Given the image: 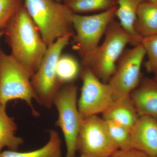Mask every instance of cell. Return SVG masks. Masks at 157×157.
Wrapping results in <instances>:
<instances>
[{"mask_svg":"<svg viewBox=\"0 0 157 157\" xmlns=\"http://www.w3.org/2000/svg\"><path fill=\"white\" fill-rule=\"evenodd\" d=\"M4 31L11 54L33 76L39 69L48 46L24 5Z\"/></svg>","mask_w":157,"mask_h":157,"instance_id":"1","label":"cell"},{"mask_svg":"<svg viewBox=\"0 0 157 157\" xmlns=\"http://www.w3.org/2000/svg\"><path fill=\"white\" fill-rule=\"evenodd\" d=\"M139 115L130 96L117 99L103 113V118L131 130Z\"/></svg>","mask_w":157,"mask_h":157,"instance_id":"13","label":"cell"},{"mask_svg":"<svg viewBox=\"0 0 157 157\" xmlns=\"http://www.w3.org/2000/svg\"><path fill=\"white\" fill-rule=\"evenodd\" d=\"M131 40L118 21L113 19L105 33V38L92 55L82 60L101 81L108 83L115 72L118 62Z\"/></svg>","mask_w":157,"mask_h":157,"instance_id":"3","label":"cell"},{"mask_svg":"<svg viewBox=\"0 0 157 157\" xmlns=\"http://www.w3.org/2000/svg\"><path fill=\"white\" fill-rule=\"evenodd\" d=\"M135 30L141 38L157 35V4L144 2L138 7Z\"/></svg>","mask_w":157,"mask_h":157,"instance_id":"16","label":"cell"},{"mask_svg":"<svg viewBox=\"0 0 157 157\" xmlns=\"http://www.w3.org/2000/svg\"><path fill=\"white\" fill-rule=\"evenodd\" d=\"M105 121L107 122L110 137L118 149L127 150L132 148L131 130L112 121Z\"/></svg>","mask_w":157,"mask_h":157,"instance_id":"20","label":"cell"},{"mask_svg":"<svg viewBox=\"0 0 157 157\" xmlns=\"http://www.w3.org/2000/svg\"><path fill=\"white\" fill-rule=\"evenodd\" d=\"M32 75L11 54L0 49V105L6 106L12 100H20L30 107L32 113H39L33 106L35 94Z\"/></svg>","mask_w":157,"mask_h":157,"instance_id":"4","label":"cell"},{"mask_svg":"<svg viewBox=\"0 0 157 157\" xmlns=\"http://www.w3.org/2000/svg\"><path fill=\"white\" fill-rule=\"evenodd\" d=\"M49 140L41 148L28 152L8 150L0 153V157H62V140L59 133L51 129Z\"/></svg>","mask_w":157,"mask_h":157,"instance_id":"17","label":"cell"},{"mask_svg":"<svg viewBox=\"0 0 157 157\" xmlns=\"http://www.w3.org/2000/svg\"><path fill=\"white\" fill-rule=\"evenodd\" d=\"M117 150L103 118L94 115L82 118L77 142V150L80 154L110 157Z\"/></svg>","mask_w":157,"mask_h":157,"instance_id":"8","label":"cell"},{"mask_svg":"<svg viewBox=\"0 0 157 157\" xmlns=\"http://www.w3.org/2000/svg\"><path fill=\"white\" fill-rule=\"evenodd\" d=\"M117 9L115 16L119 23L128 33L131 40V45L133 46L140 44L142 38L135 30L137 13L138 7L145 0H116Z\"/></svg>","mask_w":157,"mask_h":157,"instance_id":"14","label":"cell"},{"mask_svg":"<svg viewBox=\"0 0 157 157\" xmlns=\"http://www.w3.org/2000/svg\"><path fill=\"white\" fill-rule=\"evenodd\" d=\"M81 65L72 56L62 54L57 64V78L61 86L73 82L80 76Z\"/></svg>","mask_w":157,"mask_h":157,"instance_id":"18","label":"cell"},{"mask_svg":"<svg viewBox=\"0 0 157 157\" xmlns=\"http://www.w3.org/2000/svg\"><path fill=\"white\" fill-rule=\"evenodd\" d=\"M78 157H90L89 156L86 155H85L83 154H80V155Z\"/></svg>","mask_w":157,"mask_h":157,"instance_id":"26","label":"cell"},{"mask_svg":"<svg viewBox=\"0 0 157 157\" xmlns=\"http://www.w3.org/2000/svg\"><path fill=\"white\" fill-rule=\"evenodd\" d=\"M78 88L73 82L62 86L53 101L58 114L56 125L63 135L66 157H76L77 138L82 118L78 107Z\"/></svg>","mask_w":157,"mask_h":157,"instance_id":"6","label":"cell"},{"mask_svg":"<svg viewBox=\"0 0 157 157\" xmlns=\"http://www.w3.org/2000/svg\"><path fill=\"white\" fill-rule=\"evenodd\" d=\"M117 9V6L92 15L73 14V48L82 60L90 56L98 48L108 25L115 17Z\"/></svg>","mask_w":157,"mask_h":157,"instance_id":"7","label":"cell"},{"mask_svg":"<svg viewBox=\"0 0 157 157\" xmlns=\"http://www.w3.org/2000/svg\"><path fill=\"white\" fill-rule=\"evenodd\" d=\"M22 5L21 0H0V32L4 30Z\"/></svg>","mask_w":157,"mask_h":157,"instance_id":"22","label":"cell"},{"mask_svg":"<svg viewBox=\"0 0 157 157\" xmlns=\"http://www.w3.org/2000/svg\"><path fill=\"white\" fill-rule=\"evenodd\" d=\"M155 157H157V155L156 156H155Z\"/></svg>","mask_w":157,"mask_h":157,"instance_id":"29","label":"cell"},{"mask_svg":"<svg viewBox=\"0 0 157 157\" xmlns=\"http://www.w3.org/2000/svg\"><path fill=\"white\" fill-rule=\"evenodd\" d=\"M56 2H61L62 1H63V0H55Z\"/></svg>","mask_w":157,"mask_h":157,"instance_id":"28","label":"cell"},{"mask_svg":"<svg viewBox=\"0 0 157 157\" xmlns=\"http://www.w3.org/2000/svg\"><path fill=\"white\" fill-rule=\"evenodd\" d=\"M145 50L141 43L124 51L108 83L114 101L130 95L139 85Z\"/></svg>","mask_w":157,"mask_h":157,"instance_id":"9","label":"cell"},{"mask_svg":"<svg viewBox=\"0 0 157 157\" xmlns=\"http://www.w3.org/2000/svg\"><path fill=\"white\" fill-rule=\"evenodd\" d=\"M17 125L14 117L8 115L6 106L0 105V153L4 147L16 151L24 143L21 137L16 135Z\"/></svg>","mask_w":157,"mask_h":157,"instance_id":"15","label":"cell"},{"mask_svg":"<svg viewBox=\"0 0 157 157\" xmlns=\"http://www.w3.org/2000/svg\"><path fill=\"white\" fill-rule=\"evenodd\" d=\"M64 4L76 14L104 11L117 6L116 0H63Z\"/></svg>","mask_w":157,"mask_h":157,"instance_id":"19","label":"cell"},{"mask_svg":"<svg viewBox=\"0 0 157 157\" xmlns=\"http://www.w3.org/2000/svg\"><path fill=\"white\" fill-rule=\"evenodd\" d=\"M147 55L145 64L147 71L149 73L157 72V35L144 37L140 42Z\"/></svg>","mask_w":157,"mask_h":157,"instance_id":"21","label":"cell"},{"mask_svg":"<svg viewBox=\"0 0 157 157\" xmlns=\"http://www.w3.org/2000/svg\"><path fill=\"white\" fill-rule=\"evenodd\" d=\"M148 1L151 2L155 3V4H157V0H148Z\"/></svg>","mask_w":157,"mask_h":157,"instance_id":"25","label":"cell"},{"mask_svg":"<svg viewBox=\"0 0 157 157\" xmlns=\"http://www.w3.org/2000/svg\"><path fill=\"white\" fill-rule=\"evenodd\" d=\"M132 148L151 157L157 155V119L149 116H139L131 130Z\"/></svg>","mask_w":157,"mask_h":157,"instance_id":"11","label":"cell"},{"mask_svg":"<svg viewBox=\"0 0 157 157\" xmlns=\"http://www.w3.org/2000/svg\"><path fill=\"white\" fill-rule=\"evenodd\" d=\"M24 6L48 47L59 38L74 34L73 13L55 0H24Z\"/></svg>","mask_w":157,"mask_h":157,"instance_id":"2","label":"cell"},{"mask_svg":"<svg viewBox=\"0 0 157 157\" xmlns=\"http://www.w3.org/2000/svg\"><path fill=\"white\" fill-rule=\"evenodd\" d=\"M155 80L157 82V72L155 73Z\"/></svg>","mask_w":157,"mask_h":157,"instance_id":"27","label":"cell"},{"mask_svg":"<svg viewBox=\"0 0 157 157\" xmlns=\"http://www.w3.org/2000/svg\"><path fill=\"white\" fill-rule=\"evenodd\" d=\"M73 36L70 34L59 38L48 46L39 69L32 76L35 100L42 107L49 109L53 106L55 97L62 86L57 78V64Z\"/></svg>","mask_w":157,"mask_h":157,"instance_id":"5","label":"cell"},{"mask_svg":"<svg viewBox=\"0 0 157 157\" xmlns=\"http://www.w3.org/2000/svg\"><path fill=\"white\" fill-rule=\"evenodd\" d=\"M139 116L157 118V82L146 78L130 94Z\"/></svg>","mask_w":157,"mask_h":157,"instance_id":"12","label":"cell"},{"mask_svg":"<svg viewBox=\"0 0 157 157\" xmlns=\"http://www.w3.org/2000/svg\"><path fill=\"white\" fill-rule=\"evenodd\" d=\"M110 157H151L143 152L135 149H118Z\"/></svg>","mask_w":157,"mask_h":157,"instance_id":"23","label":"cell"},{"mask_svg":"<svg viewBox=\"0 0 157 157\" xmlns=\"http://www.w3.org/2000/svg\"><path fill=\"white\" fill-rule=\"evenodd\" d=\"M80 76L82 86L78 107L82 117L103 113L114 101L109 84L101 81L87 67L82 66Z\"/></svg>","mask_w":157,"mask_h":157,"instance_id":"10","label":"cell"},{"mask_svg":"<svg viewBox=\"0 0 157 157\" xmlns=\"http://www.w3.org/2000/svg\"><path fill=\"white\" fill-rule=\"evenodd\" d=\"M4 36V31H1L0 32V41L2 39V37Z\"/></svg>","mask_w":157,"mask_h":157,"instance_id":"24","label":"cell"}]
</instances>
